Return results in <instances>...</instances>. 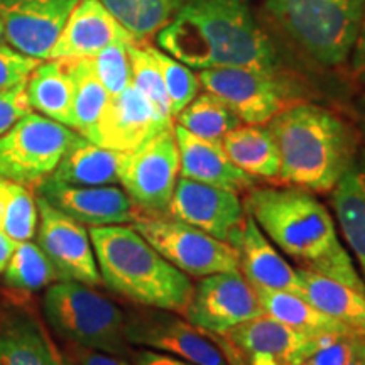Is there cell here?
I'll return each instance as SVG.
<instances>
[{
    "label": "cell",
    "mask_w": 365,
    "mask_h": 365,
    "mask_svg": "<svg viewBox=\"0 0 365 365\" xmlns=\"http://www.w3.org/2000/svg\"><path fill=\"white\" fill-rule=\"evenodd\" d=\"M156 41L159 49L191 70L279 68L276 48L247 0H182Z\"/></svg>",
    "instance_id": "cell-1"
},
{
    "label": "cell",
    "mask_w": 365,
    "mask_h": 365,
    "mask_svg": "<svg viewBox=\"0 0 365 365\" xmlns=\"http://www.w3.org/2000/svg\"><path fill=\"white\" fill-rule=\"evenodd\" d=\"M244 208L267 239L301 269L365 293V282L341 245L335 220L312 191L287 185L255 186L245 195Z\"/></svg>",
    "instance_id": "cell-2"
},
{
    "label": "cell",
    "mask_w": 365,
    "mask_h": 365,
    "mask_svg": "<svg viewBox=\"0 0 365 365\" xmlns=\"http://www.w3.org/2000/svg\"><path fill=\"white\" fill-rule=\"evenodd\" d=\"M267 125L281 153L282 185L327 193L355 168L359 132L325 107L291 103Z\"/></svg>",
    "instance_id": "cell-3"
},
{
    "label": "cell",
    "mask_w": 365,
    "mask_h": 365,
    "mask_svg": "<svg viewBox=\"0 0 365 365\" xmlns=\"http://www.w3.org/2000/svg\"><path fill=\"white\" fill-rule=\"evenodd\" d=\"M88 234L102 282L108 289L140 307L186 313L193 282L134 227H90Z\"/></svg>",
    "instance_id": "cell-4"
},
{
    "label": "cell",
    "mask_w": 365,
    "mask_h": 365,
    "mask_svg": "<svg viewBox=\"0 0 365 365\" xmlns=\"http://www.w3.org/2000/svg\"><path fill=\"white\" fill-rule=\"evenodd\" d=\"M272 21L314 63H349L365 16V0H266Z\"/></svg>",
    "instance_id": "cell-5"
},
{
    "label": "cell",
    "mask_w": 365,
    "mask_h": 365,
    "mask_svg": "<svg viewBox=\"0 0 365 365\" xmlns=\"http://www.w3.org/2000/svg\"><path fill=\"white\" fill-rule=\"evenodd\" d=\"M43 312L48 325L68 344L120 357L132 355L124 313L91 286L76 281L53 282L44 293Z\"/></svg>",
    "instance_id": "cell-6"
},
{
    "label": "cell",
    "mask_w": 365,
    "mask_h": 365,
    "mask_svg": "<svg viewBox=\"0 0 365 365\" xmlns=\"http://www.w3.org/2000/svg\"><path fill=\"white\" fill-rule=\"evenodd\" d=\"M80 134L41 113H26L0 135V178L33 186L51 176Z\"/></svg>",
    "instance_id": "cell-7"
},
{
    "label": "cell",
    "mask_w": 365,
    "mask_h": 365,
    "mask_svg": "<svg viewBox=\"0 0 365 365\" xmlns=\"http://www.w3.org/2000/svg\"><path fill=\"white\" fill-rule=\"evenodd\" d=\"M212 336L228 365H301L339 335H304L264 313Z\"/></svg>",
    "instance_id": "cell-8"
},
{
    "label": "cell",
    "mask_w": 365,
    "mask_h": 365,
    "mask_svg": "<svg viewBox=\"0 0 365 365\" xmlns=\"http://www.w3.org/2000/svg\"><path fill=\"white\" fill-rule=\"evenodd\" d=\"M132 227L186 276L207 277L218 272L239 271L234 245L205 234L203 230L171 217L139 215Z\"/></svg>",
    "instance_id": "cell-9"
},
{
    "label": "cell",
    "mask_w": 365,
    "mask_h": 365,
    "mask_svg": "<svg viewBox=\"0 0 365 365\" xmlns=\"http://www.w3.org/2000/svg\"><path fill=\"white\" fill-rule=\"evenodd\" d=\"M180 175L175 125L150 137L132 153H124L118 185L143 215L166 217Z\"/></svg>",
    "instance_id": "cell-10"
},
{
    "label": "cell",
    "mask_w": 365,
    "mask_h": 365,
    "mask_svg": "<svg viewBox=\"0 0 365 365\" xmlns=\"http://www.w3.org/2000/svg\"><path fill=\"white\" fill-rule=\"evenodd\" d=\"M198 80L205 91L222 98L244 124H267L289 105V88L277 71L212 68L200 71Z\"/></svg>",
    "instance_id": "cell-11"
},
{
    "label": "cell",
    "mask_w": 365,
    "mask_h": 365,
    "mask_svg": "<svg viewBox=\"0 0 365 365\" xmlns=\"http://www.w3.org/2000/svg\"><path fill=\"white\" fill-rule=\"evenodd\" d=\"M36 203V244L56 269L59 281H76L86 286L102 284L93 245L83 223L73 220L38 195Z\"/></svg>",
    "instance_id": "cell-12"
},
{
    "label": "cell",
    "mask_w": 365,
    "mask_h": 365,
    "mask_svg": "<svg viewBox=\"0 0 365 365\" xmlns=\"http://www.w3.org/2000/svg\"><path fill=\"white\" fill-rule=\"evenodd\" d=\"M264 314L257 293L240 271L218 272L203 277L193 289L185 317L191 325L212 335Z\"/></svg>",
    "instance_id": "cell-13"
},
{
    "label": "cell",
    "mask_w": 365,
    "mask_h": 365,
    "mask_svg": "<svg viewBox=\"0 0 365 365\" xmlns=\"http://www.w3.org/2000/svg\"><path fill=\"white\" fill-rule=\"evenodd\" d=\"M125 336L130 345L173 355L193 365H228L213 336L188 319L163 313V309L127 319Z\"/></svg>",
    "instance_id": "cell-14"
},
{
    "label": "cell",
    "mask_w": 365,
    "mask_h": 365,
    "mask_svg": "<svg viewBox=\"0 0 365 365\" xmlns=\"http://www.w3.org/2000/svg\"><path fill=\"white\" fill-rule=\"evenodd\" d=\"M78 0H0L4 41L24 56L49 59Z\"/></svg>",
    "instance_id": "cell-15"
},
{
    "label": "cell",
    "mask_w": 365,
    "mask_h": 365,
    "mask_svg": "<svg viewBox=\"0 0 365 365\" xmlns=\"http://www.w3.org/2000/svg\"><path fill=\"white\" fill-rule=\"evenodd\" d=\"M166 217L188 223L218 240L235 245L247 213L234 191L180 178Z\"/></svg>",
    "instance_id": "cell-16"
},
{
    "label": "cell",
    "mask_w": 365,
    "mask_h": 365,
    "mask_svg": "<svg viewBox=\"0 0 365 365\" xmlns=\"http://www.w3.org/2000/svg\"><path fill=\"white\" fill-rule=\"evenodd\" d=\"M33 191L59 212L88 227L125 225L143 215L129 195L115 185L75 186L48 176L36 182Z\"/></svg>",
    "instance_id": "cell-17"
},
{
    "label": "cell",
    "mask_w": 365,
    "mask_h": 365,
    "mask_svg": "<svg viewBox=\"0 0 365 365\" xmlns=\"http://www.w3.org/2000/svg\"><path fill=\"white\" fill-rule=\"evenodd\" d=\"M173 125L164 124L144 95L134 85H129L118 95L108 97L97 124L85 139L118 153H132L150 137Z\"/></svg>",
    "instance_id": "cell-18"
},
{
    "label": "cell",
    "mask_w": 365,
    "mask_h": 365,
    "mask_svg": "<svg viewBox=\"0 0 365 365\" xmlns=\"http://www.w3.org/2000/svg\"><path fill=\"white\" fill-rule=\"evenodd\" d=\"M117 41L139 43L100 0H78L49 59L95 58Z\"/></svg>",
    "instance_id": "cell-19"
},
{
    "label": "cell",
    "mask_w": 365,
    "mask_h": 365,
    "mask_svg": "<svg viewBox=\"0 0 365 365\" xmlns=\"http://www.w3.org/2000/svg\"><path fill=\"white\" fill-rule=\"evenodd\" d=\"M175 135L180 150L181 178L234 191L237 195L247 193L257 186V178L239 170L228 159L222 143L202 139L176 124Z\"/></svg>",
    "instance_id": "cell-20"
},
{
    "label": "cell",
    "mask_w": 365,
    "mask_h": 365,
    "mask_svg": "<svg viewBox=\"0 0 365 365\" xmlns=\"http://www.w3.org/2000/svg\"><path fill=\"white\" fill-rule=\"evenodd\" d=\"M239 271L255 289L287 291L301 296L296 269L284 261L250 215L235 242Z\"/></svg>",
    "instance_id": "cell-21"
},
{
    "label": "cell",
    "mask_w": 365,
    "mask_h": 365,
    "mask_svg": "<svg viewBox=\"0 0 365 365\" xmlns=\"http://www.w3.org/2000/svg\"><path fill=\"white\" fill-rule=\"evenodd\" d=\"M0 365H71L29 312L0 313Z\"/></svg>",
    "instance_id": "cell-22"
},
{
    "label": "cell",
    "mask_w": 365,
    "mask_h": 365,
    "mask_svg": "<svg viewBox=\"0 0 365 365\" xmlns=\"http://www.w3.org/2000/svg\"><path fill=\"white\" fill-rule=\"evenodd\" d=\"M122 158L124 153L102 148L90 143L83 135H78L59 161L51 178L75 186L118 185Z\"/></svg>",
    "instance_id": "cell-23"
},
{
    "label": "cell",
    "mask_w": 365,
    "mask_h": 365,
    "mask_svg": "<svg viewBox=\"0 0 365 365\" xmlns=\"http://www.w3.org/2000/svg\"><path fill=\"white\" fill-rule=\"evenodd\" d=\"M222 148L228 159L247 175L279 181L281 153L267 124H240L223 137Z\"/></svg>",
    "instance_id": "cell-24"
},
{
    "label": "cell",
    "mask_w": 365,
    "mask_h": 365,
    "mask_svg": "<svg viewBox=\"0 0 365 365\" xmlns=\"http://www.w3.org/2000/svg\"><path fill=\"white\" fill-rule=\"evenodd\" d=\"M31 110L73 129V81L65 59H44L26 81Z\"/></svg>",
    "instance_id": "cell-25"
},
{
    "label": "cell",
    "mask_w": 365,
    "mask_h": 365,
    "mask_svg": "<svg viewBox=\"0 0 365 365\" xmlns=\"http://www.w3.org/2000/svg\"><path fill=\"white\" fill-rule=\"evenodd\" d=\"M299 291L313 307L365 333V293L307 269H296Z\"/></svg>",
    "instance_id": "cell-26"
},
{
    "label": "cell",
    "mask_w": 365,
    "mask_h": 365,
    "mask_svg": "<svg viewBox=\"0 0 365 365\" xmlns=\"http://www.w3.org/2000/svg\"><path fill=\"white\" fill-rule=\"evenodd\" d=\"M255 289V287H254ZM264 313L304 335H357V330L313 307L303 296L287 291L255 289Z\"/></svg>",
    "instance_id": "cell-27"
},
{
    "label": "cell",
    "mask_w": 365,
    "mask_h": 365,
    "mask_svg": "<svg viewBox=\"0 0 365 365\" xmlns=\"http://www.w3.org/2000/svg\"><path fill=\"white\" fill-rule=\"evenodd\" d=\"M330 193L341 237L357 259L365 282V171L352 168Z\"/></svg>",
    "instance_id": "cell-28"
},
{
    "label": "cell",
    "mask_w": 365,
    "mask_h": 365,
    "mask_svg": "<svg viewBox=\"0 0 365 365\" xmlns=\"http://www.w3.org/2000/svg\"><path fill=\"white\" fill-rule=\"evenodd\" d=\"M73 81V130L86 137L97 124L110 95L100 81L91 58L65 59Z\"/></svg>",
    "instance_id": "cell-29"
},
{
    "label": "cell",
    "mask_w": 365,
    "mask_h": 365,
    "mask_svg": "<svg viewBox=\"0 0 365 365\" xmlns=\"http://www.w3.org/2000/svg\"><path fill=\"white\" fill-rule=\"evenodd\" d=\"M176 125L207 140L222 143L228 132L242 124L228 105L217 95L203 91L198 93L176 115Z\"/></svg>",
    "instance_id": "cell-30"
},
{
    "label": "cell",
    "mask_w": 365,
    "mask_h": 365,
    "mask_svg": "<svg viewBox=\"0 0 365 365\" xmlns=\"http://www.w3.org/2000/svg\"><path fill=\"white\" fill-rule=\"evenodd\" d=\"M4 284L14 293L31 294L59 281L56 269L33 240L19 242L4 269Z\"/></svg>",
    "instance_id": "cell-31"
},
{
    "label": "cell",
    "mask_w": 365,
    "mask_h": 365,
    "mask_svg": "<svg viewBox=\"0 0 365 365\" xmlns=\"http://www.w3.org/2000/svg\"><path fill=\"white\" fill-rule=\"evenodd\" d=\"M139 43L158 34L170 22L182 0H100Z\"/></svg>",
    "instance_id": "cell-32"
},
{
    "label": "cell",
    "mask_w": 365,
    "mask_h": 365,
    "mask_svg": "<svg viewBox=\"0 0 365 365\" xmlns=\"http://www.w3.org/2000/svg\"><path fill=\"white\" fill-rule=\"evenodd\" d=\"M0 198L4 203L0 232L17 244L33 239L38 228V203L34 191L21 182L0 178Z\"/></svg>",
    "instance_id": "cell-33"
},
{
    "label": "cell",
    "mask_w": 365,
    "mask_h": 365,
    "mask_svg": "<svg viewBox=\"0 0 365 365\" xmlns=\"http://www.w3.org/2000/svg\"><path fill=\"white\" fill-rule=\"evenodd\" d=\"M129 58L132 70V85L148 100L156 115L164 124H173L170 97L164 86L158 61L149 51V46L143 43L129 44Z\"/></svg>",
    "instance_id": "cell-34"
},
{
    "label": "cell",
    "mask_w": 365,
    "mask_h": 365,
    "mask_svg": "<svg viewBox=\"0 0 365 365\" xmlns=\"http://www.w3.org/2000/svg\"><path fill=\"white\" fill-rule=\"evenodd\" d=\"M149 51L158 61L159 70H161L164 86H166L168 97H170L171 115L175 120L178 113L200 93L202 85H200L198 73H195V70H191L185 63L178 61L176 58L164 53L163 49L149 46Z\"/></svg>",
    "instance_id": "cell-35"
},
{
    "label": "cell",
    "mask_w": 365,
    "mask_h": 365,
    "mask_svg": "<svg viewBox=\"0 0 365 365\" xmlns=\"http://www.w3.org/2000/svg\"><path fill=\"white\" fill-rule=\"evenodd\" d=\"M129 44L130 43H125V41H117L102 49L97 56L91 58L95 71L110 97L118 95L132 85Z\"/></svg>",
    "instance_id": "cell-36"
},
{
    "label": "cell",
    "mask_w": 365,
    "mask_h": 365,
    "mask_svg": "<svg viewBox=\"0 0 365 365\" xmlns=\"http://www.w3.org/2000/svg\"><path fill=\"white\" fill-rule=\"evenodd\" d=\"M39 65V59L24 56L9 44L0 43V91L26 85L27 78Z\"/></svg>",
    "instance_id": "cell-37"
},
{
    "label": "cell",
    "mask_w": 365,
    "mask_h": 365,
    "mask_svg": "<svg viewBox=\"0 0 365 365\" xmlns=\"http://www.w3.org/2000/svg\"><path fill=\"white\" fill-rule=\"evenodd\" d=\"M357 335H339L317 352H313L301 365H345L359 355V336Z\"/></svg>",
    "instance_id": "cell-38"
},
{
    "label": "cell",
    "mask_w": 365,
    "mask_h": 365,
    "mask_svg": "<svg viewBox=\"0 0 365 365\" xmlns=\"http://www.w3.org/2000/svg\"><path fill=\"white\" fill-rule=\"evenodd\" d=\"M29 112L31 107L26 95V85L0 91V135Z\"/></svg>",
    "instance_id": "cell-39"
},
{
    "label": "cell",
    "mask_w": 365,
    "mask_h": 365,
    "mask_svg": "<svg viewBox=\"0 0 365 365\" xmlns=\"http://www.w3.org/2000/svg\"><path fill=\"white\" fill-rule=\"evenodd\" d=\"M65 355L71 365H132V362L120 355L100 352L75 344H68Z\"/></svg>",
    "instance_id": "cell-40"
},
{
    "label": "cell",
    "mask_w": 365,
    "mask_h": 365,
    "mask_svg": "<svg viewBox=\"0 0 365 365\" xmlns=\"http://www.w3.org/2000/svg\"><path fill=\"white\" fill-rule=\"evenodd\" d=\"M349 71L355 83L365 85V16L352 54L349 58Z\"/></svg>",
    "instance_id": "cell-41"
},
{
    "label": "cell",
    "mask_w": 365,
    "mask_h": 365,
    "mask_svg": "<svg viewBox=\"0 0 365 365\" xmlns=\"http://www.w3.org/2000/svg\"><path fill=\"white\" fill-rule=\"evenodd\" d=\"M132 365H193L173 355L156 352V350H137L132 352Z\"/></svg>",
    "instance_id": "cell-42"
},
{
    "label": "cell",
    "mask_w": 365,
    "mask_h": 365,
    "mask_svg": "<svg viewBox=\"0 0 365 365\" xmlns=\"http://www.w3.org/2000/svg\"><path fill=\"white\" fill-rule=\"evenodd\" d=\"M16 245L17 242L9 239L6 234L0 232V274H2L4 269H6L9 259H11L14 249H16Z\"/></svg>",
    "instance_id": "cell-43"
},
{
    "label": "cell",
    "mask_w": 365,
    "mask_h": 365,
    "mask_svg": "<svg viewBox=\"0 0 365 365\" xmlns=\"http://www.w3.org/2000/svg\"><path fill=\"white\" fill-rule=\"evenodd\" d=\"M355 110H357V124H359V134L365 139V91L360 95L355 105Z\"/></svg>",
    "instance_id": "cell-44"
},
{
    "label": "cell",
    "mask_w": 365,
    "mask_h": 365,
    "mask_svg": "<svg viewBox=\"0 0 365 365\" xmlns=\"http://www.w3.org/2000/svg\"><path fill=\"white\" fill-rule=\"evenodd\" d=\"M359 355L365 360V335L359 336Z\"/></svg>",
    "instance_id": "cell-45"
},
{
    "label": "cell",
    "mask_w": 365,
    "mask_h": 365,
    "mask_svg": "<svg viewBox=\"0 0 365 365\" xmlns=\"http://www.w3.org/2000/svg\"><path fill=\"white\" fill-rule=\"evenodd\" d=\"M345 365H365V360L360 357V355H357V357H355L354 360H350V362L345 364Z\"/></svg>",
    "instance_id": "cell-46"
},
{
    "label": "cell",
    "mask_w": 365,
    "mask_h": 365,
    "mask_svg": "<svg viewBox=\"0 0 365 365\" xmlns=\"http://www.w3.org/2000/svg\"><path fill=\"white\" fill-rule=\"evenodd\" d=\"M360 161H362V170L365 171V149L362 150V156H360Z\"/></svg>",
    "instance_id": "cell-47"
},
{
    "label": "cell",
    "mask_w": 365,
    "mask_h": 365,
    "mask_svg": "<svg viewBox=\"0 0 365 365\" xmlns=\"http://www.w3.org/2000/svg\"><path fill=\"white\" fill-rule=\"evenodd\" d=\"M4 41V34H2V26H0V43Z\"/></svg>",
    "instance_id": "cell-48"
}]
</instances>
